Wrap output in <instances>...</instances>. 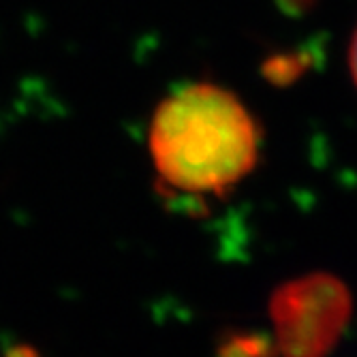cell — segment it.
I'll return each instance as SVG.
<instances>
[{
	"label": "cell",
	"instance_id": "obj_1",
	"mask_svg": "<svg viewBox=\"0 0 357 357\" xmlns=\"http://www.w3.org/2000/svg\"><path fill=\"white\" fill-rule=\"evenodd\" d=\"M148 148L167 188L184 195H222L255 167L261 126L238 94L195 82L169 92L152 114Z\"/></svg>",
	"mask_w": 357,
	"mask_h": 357
},
{
	"label": "cell",
	"instance_id": "obj_2",
	"mask_svg": "<svg viewBox=\"0 0 357 357\" xmlns=\"http://www.w3.org/2000/svg\"><path fill=\"white\" fill-rule=\"evenodd\" d=\"M353 312L347 284L326 272L280 284L270 300L276 349L282 357H328Z\"/></svg>",
	"mask_w": 357,
	"mask_h": 357
},
{
	"label": "cell",
	"instance_id": "obj_3",
	"mask_svg": "<svg viewBox=\"0 0 357 357\" xmlns=\"http://www.w3.org/2000/svg\"><path fill=\"white\" fill-rule=\"evenodd\" d=\"M349 71H351V77H353L355 88H357V28H355L353 39L349 43Z\"/></svg>",
	"mask_w": 357,
	"mask_h": 357
}]
</instances>
